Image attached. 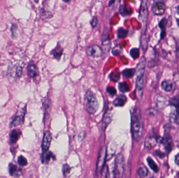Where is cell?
<instances>
[{
	"mask_svg": "<svg viewBox=\"0 0 179 178\" xmlns=\"http://www.w3.org/2000/svg\"><path fill=\"white\" fill-rule=\"evenodd\" d=\"M131 118L132 137L136 141H139L143 135V119L139 108H135L132 111Z\"/></svg>",
	"mask_w": 179,
	"mask_h": 178,
	"instance_id": "obj_1",
	"label": "cell"
},
{
	"mask_svg": "<svg viewBox=\"0 0 179 178\" xmlns=\"http://www.w3.org/2000/svg\"><path fill=\"white\" fill-rule=\"evenodd\" d=\"M146 64V61L145 58L143 57L140 59L136 68V94L137 97L139 99H141L143 97L144 88Z\"/></svg>",
	"mask_w": 179,
	"mask_h": 178,
	"instance_id": "obj_2",
	"label": "cell"
},
{
	"mask_svg": "<svg viewBox=\"0 0 179 178\" xmlns=\"http://www.w3.org/2000/svg\"><path fill=\"white\" fill-rule=\"evenodd\" d=\"M86 110L91 115L96 113L99 108V102L96 95L91 90H88L85 95Z\"/></svg>",
	"mask_w": 179,
	"mask_h": 178,
	"instance_id": "obj_3",
	"label": "cell"
},
{
	"mask_svg": "<svg viewBox=\"0 0 179 178\" xmlns=\"http://www.w3.org/2000/svg\"><path fill=\"white\" fill-rule=\"evenodd\" d=\"M125 161L124 156L120 153L115 158L114 167V178H123L124 171Z\"/></svg>",
	"mask_w": 179,
	"mask_h": 178,
	"instance_id": "obj_4",
	"label": "cell"
},
{
	"mask_svg": "<svg viewBox=\"0 0 179 178\" xmlns=\"http://www.w3.org/2000/svg\"><path fill=\"white\" fill-rule=\"evenodd\" d=\"M148 2L146 1H143L141 2L140 10H139V19L143 24V34H145L146 32V28L147 22L148 17Z\"/></svg>",
	"mask_w": 179,
	"mask_h": 178,
	"instance_id": "obj_5",
	"label": "cell"
},
{
	"mask_svg": "<svg viewBox=\"0 0 179 178\" xmlns=\"http://www.w3.org/2000/svg\"><path fill=\"white\" fill-rule=\"evenodd\" d=\"M107 158V147L102 148L99 152L97 166H96V171H102L105 166V162Z\"/></svg>",
	"mask_w": 179,
	"mask_h": 178,
	"instance_id": "obj_6",
	"label": "cell"
},
{
	"mask_svg": "<svg viewBox=\"0 0 179 178\" xmlns=\"http://www.w3.org/2000/svg\"><path fill=\"white\" fill-rule=\"evenodd\" d=\"M86 52L88 55L93 58H99L101 57L103 51L102 48L98 45H92L88 46L86 50Z\"/></svg>",
	"mask_w": 179,
	"mask_h": 178,
	"instance_id": "obj_7",
	"label": "cell"
},
{
	"mask_svg": "<svg viewBox=\"0 0 179 178\" xmlns=\"http://www.w3.org/2000/svg\"><path fill=\"white\" fill-rule=\"evenodd\" d=\"M52 134L50 132L47 131L44 134L42 143V149L43 153H45V152H48V150H49L51 142H52Z\"/></svg>",
	"mask_w": 179,
	"mask_h": 178,
	"instance_id": "obj_8",
	"label": "cell"
},
{
	"mask_svg": "<svg viewBox=\"0 0 179 178\" xmlns=\"http://www.w3.org/2000/svg\"><path fill=\"white\" fill-rule=\"evenodd\" d=\"M112 116H113V113H112V109L107 108L105 110V112L104 113L103 117L102 119V128L104 130L107 128V126H109V123L111 122Z\"/></svg>",
	"mask_w": 179,
	"mask_h": 178,
	"instance_id": "obj_9",
	"label": "cell"
},
{
	"mask_svg": "<svg viewBox=\"0 0 179 178\" xmlns=\"http://www.w3.org/2000/svg\"><path fill=\"white\" fill-rule=\"evenodd\" d=\"M101 43L103 47V51H104L105 52L107 51L109 52L111 47V42L108 32H106V33H103L101 38Z\"/></svg>",
	"mask_w": 179,
	"mask_h": 178,
	"instance_id": "obj_10",
	"label": "cell"
},
{
	"mask_svg": "<svg viewBox=\"0 0 179 178\" xmlns=\"http://www.w3.org/2000/svg\"><path fill=\"white\" fill-rule=\"evenodd\" d=\"M157 142V139H156L153 136L150 135L147 136V137L146 139L145 145L147 148L151 149L156 145Z\"/></svg>",
	"mask_w": 179,
	"mask_h": 178,
	"instance_id": "obj_11",
	"label": "cell"
},
{
	"mask_svg": "<svg viewBox=\"0 0 179 178\" xmlns=\"http://www.w3.org/2000/svg\"><path fill=\"white\" fill-rule=\"evenodd\" d=\"M127 102V98L125 95H120L116 97L113 101V105L116 107H122Z\"/></svg>",
	"mask_w": 179,
	"mask_h": 178,
	"instance_id": "obj_12",
	"label": "cell"
},
{
	"mask_svg": "<svg viewBox=\"0 0 179 178\" xmlns=\"http://www.w3.org/2000/svg\"><path fill=\"white\" fill-rule=\"evenodd\" d=\"M162 142L164 144V146L165 148L168 152H169L172 149V139L171 137L169 135H166L164 137V139H162Z\"/></svg>",
	"mask_w": 179,
	"mask_h": 178,
	"instance_id": "obj_13",
	"label": "cell"
},
{
	"mask_svg": "<svg viewBox=\"0 0 179 178\" xmlns=\"http://www.w3.org/2000/svg\"><path fill=\"white\" fill-rule=\"evenodd\" d=\"M166 9V6L164 4L161 2H159L156 4L155 8H153L154 13L157 15H161L164 13Z\"/></svg>",
	"mask_w": 179,
	"mask_h": 178,
	"instance_id": "obj_14",
	"label": "cell"
},
{
	"mask_svg": "<svg viewBox=\"0 0 179 178\" xmlns=\"http://www.w3.org/2000/svg\"><path fill=\"white\" fill-rule=\"evenodd\" d=\"M28 74L32 78L36 77L38 75V71L36 66L34 63H30L28 67Z\"/></svg>",
	"mask_w": 179,
	"mask_h": 178,
	"instance_id": "obj_15",
	"label": "cell"
},
{
	"mask_svg": "<svg viewBox=\"0 0 179 178\" xmlns=\"http://www.w3.org/2000/svg\"><path fill=\"white\" fill-rule=\"evenodd\" d=\"M21 132L18 130H14L10 135V141L12 144L15 143L21 136Z\"/></svg>",
	"mask_w": 179,
	"mask_h": 178,
	"instance_id": "obj_16",
	"label": "cell"
},
{
	"mask_svg": "<svg viewBox=\"0 0 179 178\" xmlns=\"http://www.w3.org/2000/svg\"><path fill=\"white\" fill-rule=\"evenodd\" d=\"M62 52H63V49L61 47V46L58 45L52 51V53L54 57L58 60H59L62 55Z\"/></svg>",
	"mask_w": 179,
	"mask_h": 178,
	"instance_id": "obj_17",
	"label": "cell"
},
{
	"mask_svg": "<svg viewBox=\"0 0 179 178\" xmlns=\"http://www.w3.org/2000/svg\"><path fill=\"white\" fill-rule=\"evenodd\" d=\"M135 74H136L135 68H126L122 72L123 75L127 79L132 78L135 75Z\"/></svg>",
	"mask_w": 179,
	"mask_h": 178,
	"instance_id": "obj_18",
	"label": "cell"
},
{
	"mask_svg": "<svg viewBox=\"0 0 179 178\" xmlns=\"http://www.w3.org/2000/svg\"><path fill=\"white\" fill-rule=\"evenodd\" d=\"M161 87L164 91L170 92L172 88V83L171 81L169 80H165L162 82Z\"/></svg>",
	"mask_w": 179,
	"mask_h": 178,
	"instance_id": "obj_19",
	"label": "cell"
},
{
	"mask_svg": "<svg viewBox=\"0 0 179 178\" xmlns=\"http://www.w3.org/2000/svg\"><path fill=\"white\" fill-rule=\"evenodd\" d=\"M147 160L148 165L149 166V167L151 169L153 170V171H155V172H157L159 170L158 167L156 165V163L154 162L153 159L152 158H151L150 157H148Z\"/></svg>",
	"mask_w": 179,
	"mask_h": 178,
	"instance_id": "obj_20",
	"label": "cell"
},
{
	"mask_svg": "<svg viewBox=\"0 0 179 178\" xmlns=\"http://www.w3.org/2000/svg\"><path fill=\"white\" fill-rule=\"evenodd\" d=\"M10 175L14 177H17L19 175V173H20V170L17 167V166H16L15 165H10Z\"/></svg>",
	"mask_w": 179,
	"mask_h": 178,
	"instance_id": "obj_21",
	"label": "cell"
},
{
	"mask_svg": "<svg viewBox=\"0 0 179 178\" xmlns=\"http://www.w3.org/2000/svg\"><path fill=\"white\" fill-rule=\"evenodd\" d=\"M118 88L122 92H129L130 90V87L126 82L120 83L118 85Z\"/></svg>",
	"mask_w": 179,
	"mask_h": 178,
	"instance_id": "obj_22",
	"label": "cell"
},
{
	"mask_svg": "<svg viewBox=\"0 0 179 178\" xmlns=\"http://www.w3.org/2000/svg\"><path fill=\"white\" fill-rule=\"evenodd\" d=\"M127 34H128V31L126 29H124L123 28H119L117 30V37L120 39L125 38L127 36Z\"/></svg>",
	"mask_w": 179,
	"mask_h": 178,
	"instance_id": "obj_23",
	"label": "cell"
},
{
	"mask_svg": "<svg viewBox=\"0 0 179 178\" xmlns=\"http://www.w3.org/2000/svg\"><path fill=\"white\" fill-rule=\"evenodd\" d=\"M138 173L140 177L144 178L148 175V169L145 166H141L138 169Z\"/></svg>",
	"mask_w": 179,
	"mask_h": 178,
	"instance_id": "obj_24",
	"label": "cell"
},
{
	"mask_svg": "<svg viewBox=\"0 0 179 178\" xmlns=\"http://www.w3.org/2000/svg\"><path fill=\"white\" fill-rule=\"evenodd\" d=\"M148 39H147V37L146 35V34H142L141 38V47L143 48V50H146L148 46Z\"/></svg>",
	"mask_w": 179,
	"mask_h": 178,
	"instance_id": "obj_25",
	"label": "cell"
},
{
	"mask_svg": "<svg viewBox=\"0 0 179 178\" xmlns=\"http://www.w3.org/2000/svg\"><path fill=\"white\" fill-rule=\"evenodd\" d=\"M169 102L170 105L173 106L179 110V96H176L170 100Z\"/></svg>",
	"mask_w": 179,
	"mask_h": 178,
	"instance_id": "obj_26",
	"label": "cell"
},
{
	"mask_svg": "<svg viewBox=\"0 0 179 178\" xmlns=\"http://www.w3.org/2000/svg\"><path fill=\"white\" fill-rule=\"evenodd\" d=\"M54 157V156L52 154L51 152H47L43 153V156H42V161L43 162H48L50 160L51 158H52Z\"/></svg>",
	"mask_w": 179,
	"mask_h": 178,
	"instance_id": "obj_27",
	"label": "cell"
},
{
	"mask_svg": "<svg viewBox=\"0 0 179 178\" xmlns=\"http://www.w3.org/2000/svg\"><path fill=\"white\" fill-rule=\"evenodd\" d=\"M139 53H140L139 50L138 48H133L130 51V56L134 59L139 57Z\"/></svg>",
	"mask_w": 179,
	"mask_h": 178,
	"instance_id": "obj_28",
	"label": "cell"
},
{
	"mask_svg": "<svg viewBox=\"0 0 179 178\" xmlns=\"http://www.w3.org/2000/svg\"><path fill=\"white\" fill-rule=\"evenodd\" d=\"M71 171V167L68 164H65L62 167V172L64 176H67L69 174Z\"/></svg>",
	"mask_w": 179,
	"mask_h": 178,
	"instance_id": "obj_29",
	"label": "cell"
},
{
	"mask_svg": "<svg viewBox=\"0 0 179 178\" xmlns=\"http://www.w3.org/2000/svg\"><path fill=\"white\" fill-rule=\"evenodd\" d=\"M109 168L105 166L102 171V178H109Z\"/></svg>",
	"mask_w": 179,
	"mask_h": 178,
	"instance_id": "obj_30",
	"label": "cell"
},
{
	"mask_svg": "<svg viewBox=\"0 0 179 178\" xmlns=\"http://www.w3.org/2000/svg\"><path fill=\"white\" fill-rule=\"evenodd\" d=\"M18 164L22 166H25L27 164V160L23 156H19L18 158Z\"/></svg>",
	"mask_w": 179,
	"mask_h": 178,
	"instance_id": "obj_31",
	"label": "cell"
},
{
	"mask_svg": "<svg viewBox=\"0 0 179 178\" xmlns=\"http://www.w3.org/2000/svg\"><path fill=\"white\" fill-rule=\"evenodd\" d=\"M21 118L20 117H16L15 118L13 119L12 123H11V126H18L21 123Z\"/></svg>",
	"mask_w": 179,
	"mask_h": 178,
	"instance_id": "obj_32",
	"label": "cell"
},
{
	"mask_svg": "<svg viewBox=\"0 0 179 178\" xmlns=\"http://www.w3.org/2000/svg\"><path fill=\"white\" fill-rule=\"evenodd\" d=\"M107 91L112 96H114L116 94V90L113 87H108Z\"/></svg>",
	"mask_w": 179,
	"mask_h": 178,
	"instance_id": "obj_33",
	"label": "cell"
},
{
	"mask_svg": "<svg viewBox=\"0 0 179 178\" xmlns=\"http://www.w3.org/2000/svg\"><path fill=\"white\" fill-rule=\"evenodd\" d=\"M122 52V49L119 46L115 47L112 49V53L114 55H119V54Z\"/></svg>",
	"mask_w": 179,
	"mask_h": 178,
	"instance_id": "obj_34",
	"label": "cell"
},
{
	"mask_svg": "<svg viewBox=\"0 0 179 178\" xmlns=\"http://www.w3.org/2000/svg\"><path fill=\"white\" fill-rule=\"evenodd\" d=\"M119 12L122 16H125L127 15V11L125 6H122L119 8Z\"/></svg>",
	"mask_w": 179,
	"mask_h": 178,
	"instance_id": "obj_35",
	"label": "cell"
},
{
	"mask_svg": "<svg viewBox=\"0 0 179 178\" xmlns=\"http://www.w3.org/2000/svg\"><path fill=\"white\" fill-rule=\"evenodd\" d=\"M166 23H167V21L166 19H162L159 24V26L160 27V28H161L162 30H164L166 26Z\"/></svg>",
	"mask_w": 179,
	"mask_h": 178,
	"instance_id": "obj_36",
	"label": "cell"
},
{
	"mask_svg": "<svg viewBox=\"0 0 179 178\" xmlns=\"http://www.w3.org/2000/svg\"><path fill=\"white\" fill-rule=\"evenodd\" d=\"M91 25L92 27L93 28L97 26V25L98 24V19H97L96 17H94L93 19L91 20Z\"/></svg>",
	"mask_w": 179,
	"mask_h": 178,
	"instance_id": "obj_37",
	"label": "cell"
},
{
	"mask_svg": "<svg viewBox=\"0 0 179 178\" xmlns=\"http://www.w3.org/2000/svg\"><path fill=\"white\" fill-rule=\"evenodd\" d=\"M111 79H112V80L113 81H118V79H119V78H120V74L119 73H115V74H114L113 75L111 74Z\"/></svg>",
	"mask_w": 179,
	"mask_h": 178,
	"instance_id": "obj_38",
	"label": "cell"
},
{
	"mask_svg": "<svg viewBox=\"0 0 179 178\" xmlns=\"http://www.w3.org/2000/svg\"><path fill=\"white\" fill-rule=\"evenodd\" d=\"M85 135H86L85 132H80V133L79 134V136H78L79 139L80 141H83L84 139L85 138Z\"/></svg>",
	"mask_w": 179,
	"mask_h": 178,
	"instance_id": "obj_39",
	"label": "cell"
},
{
	"mask_svg": "<svg viewBox=\"0 0 179 178\" xmlns=\"http://www.w3.org/2000/svg\"><path fill=\"white\" fill-rule=\"evenodd\" d=\"M175 162L176 163V164L178 165H179V154L177 155L176 156L175 158Z\"/></svg>",
	"mask_w": 179,
	"mask_h": 178,
	"instance_id": "obj_40",
	"label": "cell"
},
{
	"mask_svg": "<svg viewBox=\"0 0 179 178\" xmlns=\"http://www.w3.org/2000/svg\"><path fill=\"white\" fill-rule=\"evenodd\" d=\"M177 13H178V14L179 15V6H178V8H177Z\"/></svg>",
	"mask_w": 179,
	"mask_h": 178,
	"instance_id": "obj_41",
	"label": "cell"
},
{
	"mask_svg": "<svg viewBox=\"0 0 179 178\" xmlns=\"http://www.w3.org/2000/svg\"><path fill=\"white\" fill-rule=\"evenodd\" d=\"M178 177L179 178V172H178Z\"/></svg>",
	"mask_w": 179,
	"mask_h": 178,
	"instance_id": "obj_42",
	"label": "cell"
},
{
	"mask_svg": "<svg viewBox=\"0 0 179 178\" xmlns=\"http://www.w3.org/2000/svg\"></svg>",
	"mask_w": 179,
	"mask_h": 178,
	"instance_id": "obj_43",
	"label": "cell"
}]
</instances>
